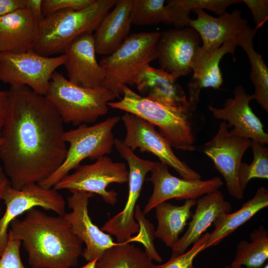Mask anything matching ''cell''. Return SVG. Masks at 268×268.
<instances>
[{"instance_id":"obj_1","label":"cell","mask_w":268,"mask_h":268,"mask_svg":"<svg viewBox=\"0 0 268 268\" xmlns=\"http://www.w3.org/2000/svg\"><path fill=\"white\" fill-rule=\"evenodd\" d=\"M0 159L13 188L39 184L62 164L67 152L64 122L45 95L10 87Z\"/></svg>"},{"instance_id":"obj_2","label":"cell","mask_w":268,"mask_h":268,"mask_svg":"<svg viewBox=\"0 0 268 268\" xmlns=\"http://www.w3.org/2000/svg\"><path fill=\"white\" fill-rule=\"evenodd\" d=\"M13 220L8 234L21 241L32 268H71L78 264L82 242L63 216H50L34 207Z\"/></svg>"},{"instance_id":"obj_3","label":"cell","mask_w":268,"mask_h":268,"mask_svg":"<svg viewBox=\"0 0 268 268\" xmlns=\"http://www.w3.org/2000/svg\"><path fill=\"white\" fill-rule=\"evenodd\" d=\"M123 98L109 102L108 106L135 115L153 126L177 149L194 151L195 111L196 107L189 103L178 106L162 104L141 96L127 85L122 87Z\"/></svg>"},{"instance_id":"obj_4","label":"cell","mask_w":268,"mask_h":268,"mask_svg":"<svg viewBox=\"0 0 268 268\" xmlns=\"http://www.w3.org/2000/svg\"><path fill=\"white\" fill-rule=\"evenodd\" d=\"M117 0H95L79 10H64L45 17L39 23V32L33 50L46 57L64 54L76 37L96 30Z\"/></svg>"},{"instance_id":"obj_5","label":"cell","mask_w":268,"mask_h":268,"mask_svg":"<svg viewBox=\"0 0 268 268\" xmlns=\"http://www.w3.org/2000/svg\"><path fill=\"white\" fill-rule=\"evenodd\" d=\"M64 123L74 126L96 122L108 112V103L115 96L102 86L82 87L57 71L53 73L45 95Z\"/></svg>"},{"instance_id":"obj_6","label":"cell","mask_w":268,"mask_h":268,"mask_svg":"<svg viewBox=\"0 0 268 268\" xmlns=\"http://www.w3.org/2000/svg\"><path fill=\"white\" fill-rule=\"evenodd\" d=\"M159 35L156 31L132 34L116 51L104 56L99 63L105 73L101 86L119 97L124 85H134L140 69L157 59L156 44Z\"/></svg>"},{"instance_id":"obj_7","label":"cell","mask_w":268,"mask_h":268,"mask_svg":"<svg viewBox=\"0 0 268 268\" xmlns=\"http://www.w3.org/2000/svg\"><path fill=\"white\" fill-rule=\"evenodd\" d=\"M119 116L109 117L95 125L81 124L75 129L65 131V141L68 143L65 158L61 166L39 184L51 188L86 158L92 160L111 152L115 139L113 129L120 121Z\"/></svg>"},{"instance_id":"obj_8","label":"cell","mask_w":268,"mask_h":268,"mask_svg":"<svg viewBox=\"0 0 268 268\" xmlns=\"http://www.w3.org/2000/svg\"><path fill=\"white\" fill-rule=\"evenodd\" d=\"M64 54L46 57L33 50L19 53H0V81L10 87L27 86L38 94L45 95L52 75L64 65Z\"/></svg>"},{"instance_id":"obj_9","label":"cell","mask_w":268,"mask_h":268,"mask_svg":"<svg viewBox=\"0 0 268 268\" xmlns=\"http://www.w3.org/2000/svg\"><path fill=\"white\" fill-rule=\"evenodd\" d=\"M114 146L128 164V197L123 209L106 221L101 230L114 235L117 243L135 242L132 236L138 232L139 225L134 219V209L145 176L151 171L154 162L138 157L119 139L115 138Z\"/></svg>"},{"instance_id":"obj_10","label":"cell","mask_w":268,"mask_h":268,"mask_svg":"<svg viewBox=\"0 0 268 268\" xmlns=\"http://www.w3.org/2000/svg\"><path fill=\"white\" fill-rule=\"evenodd\" d=\"M128 180L126 165L114 162L105 155L91 164L79 165L73 173L65 176L53 188L58 191L67 190L97 194L107 203L114 205L117 201V193L113 190L107 191V187L111 183L123 184Z\"/></svg>"},{"instance_id":"obj_11","label":"cell","mask_w":268,"mask_h":268,"mask_svg":"<svg viewBox=\"0 0 268 268\" xmlns=\"http://www.w3.org/2000/svg\"><path fill=\"white\" fill-rule=\"evenodd\" d=\"M2 201L6 209L0 219V257L7 244L8 227L19 215L38 207L60 216L66 213V201L58 191L54 188H43L39 184H30L20 190L10 184L4 192Z\"/></svg>"},{"instance_id":"obj_12","label":"cell","mask_w":268,"mask_h":268,"mask_svg":"<svg viewBox=\"0 0 268 268\" xmlns=\"http://www.w3.org/2000/svg\"><path fill=\"white\" fill-rule=\"evenodd\" d=\"M122 120L126 128L124 143L134 151L138 148L156 156L160 162L175 170L182 178L201 179V175L181 160L173 152L168 141L157 131L155 126L142 118L126 112Z\"/></svg>"},{"instance_id":"obj_13","label":"cell","mask_w":268,"mask_h":268,"mask_svg":"<svg viewBox=\"0 0 268 268\" xmlns=\"http://www.w3.org/2000/svg\"><path fill=\"white\" fill-rule=\"evenodd\" d=\"M227 123L220 124L216 134L203 146L202 151L213 161L222 175L229 193L237 200L244 198L238 182V172L245 152L251 147L250 139L231 134Z\"/></svg>"},{"instance_id":"obj_14","label":"cell","mask_w":268,"mask_h":268,"mask_svg":"<svg viewBox=\"0 0 268 268\" xmlns=\"http://www.w3.org/2000/svg\"><path fill=\"white\" fill-rule=\"evenodd\" d=\"M150 172L147 181L152 183L153 189L142 212L144 214L161 202L172 199L196 200L218 190L223 185L218 177L206 180L178 178L169 172L168 165L160 161L154 162Z\"/></svg>"},{"instance_id":"obj_15","label":"cell","mask_w":268,"mask_h":268,"mask_svg":"<svg viewBox=\"0 0 268 268\" xmlns=\"http://www.w3.org/2000/svg\"><path fill=\"white\" fill-rule=\"evenodd\" d=\"M201 43L199 34L190 26L160 33L156 50L161 68L176 78L188 74Z\"/></svg>"},{"instance_id":"obj_16","label":"cell","mask_w":268,"mask_h":268,"mask_svg":"<svg viewBox=\"0 0 268 268\" xmlns=\"http://www.w3.org/2000/svg\"><path fill=\"white\" fill-rule=\"evenodd\" d=\"M67 199L72 210L65 213L64 218L70 224L74 234L85 244L81 256L87 262L98 259L108 248L116 245L112 237L99 229L92 221L88 213L89 199L94 195L78 191L70 192Z\"/></svg>"},{"instance_id":"obj_17","label":"cell","mask_w":268,"mask_h":268,"mask_svg":"<svg viewBox=\"0 0 268 268\" xmlns=\"http://www.w3.org/2000/svg\"><path fill=\"white\" fill-rule=\"evenodd\" d=\"M234 97L228 98L222 108L208 106L214 118L227 122L233 129L230 133L236 136L250 139L262 144L268 143V134L265 132L260 119L255 115L249 105L252 100L243 87L236 86Z\"/></svg>"},{"instance_id":"obj_18","label":"cell","mask_w":268,"mask_h":268,"mask_svg":"<svg viewBox=\"0 0 268 268\" xmlns=\"http://www.w3.org/2000/svg\"><path fill=\"white\" fill-rule=\"evenodd\" d=\"M96 53L93 33H83L74 39L64 53V65L68 80L84 87L101 86L105 73L96 60Z\"/></svg>"},{"instance_id":"obj_19","label":"cell","mask_w":268,"mask_h":268,"mask_svg":"<svg viewBox=\"0 0 268 268\" xmlns=\"http://www.w3.org/2000/svg\"><path fill=\"white\" fill-rule=\"evenodd\" d=\"M194 11L197 18L190 20L189 26L199 34L202 49L209 52L217 50L230 40H234L237 34L248 25V20L241 16V11L237 9L218 17L208 14L203 9H196Z\"/></svg>"},{"instance_id":"obj_20","label":"cell","mask_w":268,"mask_h":268,"mask_svg":"<svg viewBox=\"0 0 268 268\" xmlns=\"http://www.w3.org/2000/svg\"><path fill=\"white\" fill-rule=\"evenodd\" d=\"M236 46L235 40L232 39L213 52L206 51L201 46L198 49L192 65L193 75L188 84V100L192 106L197 107L202 88L211 87L217 89L221 86L223 77L219 67L220 61L227 53L234 56Z\"/></svg>"},{"instance_id":"obj_21","label":"cell","mask_w":268,"mask_h":268,"mask_svg":"<svg viewBox=\"0 0 268 268\" xmlns=\"http://www.w3.org/2000/svg\"><path fill=\"white\" fill-rule=\"evenodd\" d=\"M196 209L192 216L185 234L171 248L172 257L184 254L191 245L198 241L220 214L230 213L232 206L219 190L204 195L196 202Z\"/></svg>"},{"instance_id":"obj_22","label":"cell","mask_w":268,"mask_h":268,"mask_svg":"<svg viewBox=\"0 0 268 268\" xmlns=\"http://www.w3.org/2000/svg\"><path fill=\"white\" fill-rule=\"evenodd\" d=\"M39 22L26 8L0 17V53H23L33 50Z\"/></svg>"},{"instance_id":"obj_23","label":"cell","mask_w":268,"mask_h":268,"mask_svg":"<svg viewBox=\"0 0 268 268\" xmlns=\"http://www.w3.org/2000/svg\"><path fill=\"white\" fill-rule=\"evenodd\" d=\"M173 74L147 64L137 73L134 81L138 90L148 98L171 106L189 103L183 87Z\"/></svg>"},{"instance_id":"obj_24","label":"cell","mask_w":268,"mask_h":268,"mask_svg":"<svg viewBox=\"0 0 268 268\" xmlns=\"http://www.w3.org/2000/svg\"><path fill=\"white\" fill-rule=\"evenodd\" d=\"M132 5L133 0H117L103 17L93 34L97 54H111L129 36Z\"/></svg>"},{"instance_id":"obj_25","label":"cell","mask_w":268,"mask_h":268,"mask_svg":"<svg viewBox=\"0 0 268 268\" xmlns=\"http://www.w3.org/2000/svg\"><path fill=\"white\" fill-rule=\"evenodd\" d=\"M268 205V190L264 187H261L257 189L254 196L244 203L240 209L217 216L213 222L214 229L209 233L205 249L219 244Z\"/></svg>"},{"instance_id":"obj_26","label":"cell","mask_w":268,"mask_h":268,"mask_svg":"<svg viewBox=\"0 0 268 268\" xmlns=\"http://www.w3.org/2000/svg\"><path fill=\"white\" fill-rule=\"evenodd\" d=\"M196 200L188 199L181 205H173L167 201L158 204L155 207L157 220L155 237L172 248L192 216L191 209L196 206Z\"/></svg>"},{"instance_id":"obj_27","label":"cell","mask_w":268,"mask_h":268,"mask_svg":"<svg viewBox=\"0 0 268 268\" xmlns=\"http://www.w3.org/2000/svg\"><path fill=\"white\" fill-rule=\"evenodd\" d=\"M256 30L247 25L236 36L234 40L236 45L241 47L246 52L251 67L250 78L254 87L252 95L261 108L268 112V68L262 57L254 48L253 39Z\"/></svg>"},{"instance_id":"obj_28","label":"cell","mask_w":268,"mask_h":268,"mask_svg":"<svg viewBox=\"0 0 268 268\" xmlns=\"http://www.w3.org/2000/svg\"><path fill=\"white\" fill-rule=\"evenodd\" d=\"M144 251L130 242L117 243L97 259L95 268H152Z\"/></svg>"},{"instance_id":"obj_29","label":"cell","mask_w":268,"mask_h":268,"mask_svg":"<svg viewBox=\"0 0 268 268\" xmlns=\"http://www.w3.org/2000/svg\"><path fill=\"white\" fill-rule=\"evenodd\" d=\"M249 241L243 240L237 245L233 267L262 268L268 259V232L263 225L250 234Z\"/></svg>"},{"instance_id":"obj_30","label":"cell","mask_w":268,"mask_h":268,"mask_svg":"<svg viewBox=\"0 0 268 268\" xmlns=\"http://www.w3.org/2000/svg\"><path fill=\"white\" fill-rule=\"evenodd\" d=\"M164 0H133L132 24L144 26L164 23L171 24L168 9Z\"/></svg>"},{"instance_id":"obj_31","label":"cell","mask_w":268,"mask_h":268,"mask_svg":"<svg viewBox=\"0 0 268 268\" xmlns=\"http://www.w3.org/2000/svg\"><path fill=\"white\" fill-rule=\"evenodd\" d=\"M251 147L253 154L252 162L249 164L242 162L238 172L239 184L243 192L252 179H268V148L254 140H252Z\"/></svg>"},{"instance_id":"obj_32","label":"cell","mask_w":268,"mask_h":268,"mask_svg":"<svg viewBox=\"0 0 268 268\" xmlns=\"http://www.w3.org/2000/svg\"><path fill=\"white\" fill-rule=\"evenodd\" d=\"M134 215L139 225L138 234L136 236L138 242L143 245L146 255L152 261L162 262L163 259L156 251L153 242L155 237L153 225L145 218L139 205H136Z\"/></svg>"},{"instance_id":"obj_33","label":"cell","mask_w":268,"mask_h":268,"mask_svg":"<svg viewBox=\"0 0 268 268\" xmlns=\"http://www.w3.org/2000/svg\"><path fill=\"white\" fill-rule=\"evenodd\" d=\"M209 234V232L204 233L187 252L175 257H171L170 260L163 264H153L152 268H196L193 265L194 260L205 249Z\"/></svg>"},{"instance_id":"obj_34","label":"cell","mask_w":268,"mask_h":268,"mask_svg":"<svg viewBox=\"0 0 268 268\" xmlns=\"http://www.w3.org/2000/svg\"><path fill=\"white\" fill-rule=\"evenodd\" d=\"M180 3L188 11L196 9H206L219 16L226 12L229 6L239 3L242 0H179Z\"/></svg>"},{"instance_id":"obj_35","label":"cell","mask_w":268,"mask_h":268,"mask_svg":"<svg viewBox=\"0 0 268 268\" xmlns=\"http://www.w3.org/2000/svg\"><path fill=\"white\" fill-rule=\"evenodd\" d=\"M95 0H43L42 11L44 17L64 10H79L89 6Z\"/></svg>"},{"instance_id":"obj_36","label":"cell","mask_w":268,"mask_h":268,"mask_svg":"<svg viewBox=\"0 0 268 268\" xmlns=\"http://www.w3.org/2000/svg\"><path fill=\"white\" fill-rule=\"evenodd\" d=\"M21 241L13 239L8 234L6 247L0 257V268H26L20 257Z\"/></svg>"},{"instance_id":"obj_37","label":"cell","mask_w":268,"mask_h":268,"mask_svg":"<svg viewBox=\"0 0 268 268\" xmlns=\"http://www.w3.org/2000/svg\"><path fill=\"white\" fill-rule=\"evenodd\" d=\"M250 9L256 24V31L268 20V0H242Z\"/></svg>"},{"instance_id":"obj_38","label":"cell","mask_w":268,"mask_h":268,"mask_svg":"<svg viewBox=\"0 0 268 268\" xmlns=\"http://www.w3.org/2000/svg\"><path fill=\"white\" fill-rule=\"evenodd\" d=\"M25 8V0H0V17Z\"/></svg>"},{"instance_id":"obj_39","label":"cell","mask_w":268,"mask_h":268,"mask_svg":"<svg viewBox=\"0 0 268 268\" xmlns=\"http://www.w3.org/2000/svg\"><path fill=\"white\" fill-rule=\"evenodd\" d=\"M9 106V91L0 90V135L7 117Z\"/></svg>"},{"instance_id":"obj_40","label":"cell","mask_w":268,"mask_h":268,"mask_svg":"<svg viewBox=\"0 0 268 268\" xmlns=\"http://www.w3.org/2000/svg\"><path fill=\"white\" fill-rule=\"evenodd\" d=\"M42 1L43 0H25V8L39 23L44 18L42 11Z\"/></svg>"},{"instance_id":"obj_41","label":"cell","mask_w":268,"mask_h":268,"mask_svg":"<svg viewBox=\"0 0 268 268\" xmlns=\"http://www.w3.org/2000/svg\"><path fill=\"white\" fill-rule=\"evenodd\" d=\"M10 184L9 180L6 176L2 167L0 166V212L1 210L0 202L2 201L4 192L6 188Z\"/></svg>"},{"instance_id":"obj_42","label":"cell","mask_w":268,"mask_h":268,"mask_svg":"<svg viewBox=\"0 0 268 268\" xmlns=\"http://www.w3.org/2000/svg\"><path fill=\"white\" fill-rule=\"evenodd\" d=\"M97 259H95L93 261L88 262L86 265L79 268H95V265Z\"/></svg>"},{"instance_id":"obj_43","label":"cell","mask_w":268,"mask_h":268,"mask_svg":"<svg viewBox=\"0 0 268 268\" xmlns=\"http://www.w3.org/2000/svg\"><path fill=\"white\" fill-rule=\"evenodd\" d=\"M224 268H243L242 267H233L230 265L225 266ZM262 268H268V264H267L264 267Z\"/></svg>"},{"instance_id":"obj_44","label":"cell","mask_w":268,"mask_h":268,"mask_svg":"<svg viewBox=\"0 0 268 268\" xmlns=\"http://www.w3.org/2000/svg\"><path fill=\"white\" fill-rule=\"evenodd\" d=\"M2 139L0 138V146L1 144H2Z\"/></svg>"}]
</instances>
